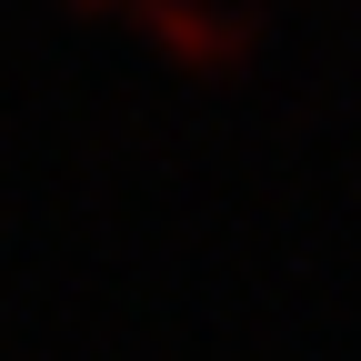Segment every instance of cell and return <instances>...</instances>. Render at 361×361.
I'll return each mask as SVG.
<instances>
[{
  "mask_svg": "<svg viewBox=\"0 0 361 361\" xmlns=\"http://www.w3.org/2000/svg\"><path fill=\"white\" fill-rule=\"evenodd\" d=\"M61 11L130 40L141 61H161L171 80H201V90H231L261 71V20L241 0H61Z\"/></svg>",
  "mask_w": 361,
  "mask_h": 361,
  "instance_id": "obj_1",
  "label": "cell"
}]
</instances>
